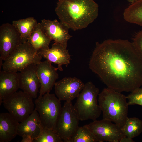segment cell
I'll use <instances>...</instances> for the list:
<instances>
[{
	"label": "cell",
	"instance_id": "obj_1",
	"mask_svg": "<svg viewBox=\"0 0 142 142\" xmlns=\"http://www.w3.org/2000/svg\"><path fill=\"white\" fill-rule=\"evenodd\" d=\"M89 67L107 87L118 92H131L142 86V58L127 40L96 42Z\"/></svg>",
	"mask_w": 142,
	"mask_h": 142
},
{
	"label": "cell",
	"instance_id": "obj_2",
	"mask_svg": "<svg viewBox=\"0 0 142 142\" xmlns=\"http://www.w3.org/2000/svg\"><path fill=\"white\" fill-rule=\"evenodd\" d=\"M55 11L60 22L75 31L86 28L97 18L99 6L94 0H58Z\"/></svg>",
	"mask_w": 142,
	"mask_h": 142
},
{
	"label": "cell",
	"instance_id": "obj_3",
	"mask_svg": "<svg viewBox=\"0 0 142 142\" xmlns=\"http://www.w3.org/2000/svg\"><path fill=\"white\" fill-rule=\"evenodd\" d=\"M98 101L103 119L114 123L122 128L128 118L129 105L126 96L107 87L99 93Z\"/></svg>",
	"mask_w": 142,
	"mask_h": 142
},
{
	"label": "cell",
	"instance_id": "obj_4",
	"mask_svg": "<svg viewBox=\"0 0 142 142\" xmlns=\"http://www.w3.org/2000/svg\"><path fill=\"white\" fill-rule=\"evenodd\" d=\"M99 94V89L91 82L84 84L73 105L79 120L91 119L94 121L99 117L102 111L98 103Z\"/></svg>",
	"mask_w": 142,
	"mask_h": 142
},
{
	"label": "cell",
	"instance_id": "obj_5",
	"mask_svg": "<svg viewBox=\"0 0 142 142\" xmlns=\"http://www.w3.org/2000/svg\"><path fill=\"white\" fill-rule=\"evenodd\" d=\"M42 57L27 42L19 46L3 63V70L17 72L30 65H37L41 61Z\"/></svg>",
	"mask_w": 142,
	"mask_h": 142
},
{
	"label": "cell",
	"instance_id": "obj_6",
	"mask_svg": "<svg viewBox=\"0 0 142 142\" xmlns=\"http://www.w3.org/2000/svg\"><path fill=\"white\" fill-rule=\"evenodd\" d=\"M60 102L54 94L50 93L35 100V109L38 113L43 128L50 129L55 131L56 123L62 109Z\"/></svg>",
	"mask_w": 142,
	"mask_h": 142
},
{
	"label": "cell",
	"instance_id": "obj_7",
	"mask_svg": "<svg viewBox=\"0 0 142 142\" xmlns=\"http://www.w3.org/2000/svg\"><path fill=\"white\" fill-rule=\"evenodd\" d=\"M33 98L23 91L16 92L2 101L4 108L19 122L27 119L34 110Z\"/></svg>",
	"mask_w": 142,
	"mask_h": 142
},
{
	"label": "cell",
	"instance_id": "obj_8",
	"mask_svg": "<svg viewBox=\"0 0 142 142\" xmlns=\"http://www.w3.org/2000/svg\"><path fill=\"white\" fill-rule=\"evenodd\" d=\"M79 120L72 101H65L56 123L55 131L64 142H71L79 127Z\"/></svg>",
	"mask_w": 142,
	"mask_h": 142
},
{
	"label": "cell",
	"instance_id": "obj_9",
	"mask_svg": "<svg viewBox=\"0 0 142 142\" xmlns=\"http://www.w3.org/2000/svg\"><path fill=\"white\" fill-rule=\"evenodd\" d=\"M85 125L93 132L98 142H119L125 135L120 127L105 119L96 120Z\"/></svg>",
	"mask_w": 142,
	"mask_h": 142
},
{
	"label": "cell",
	"instance_id": "obj_10",
	"mask_svg": "<svg viewBox=\"0 0 142 142\" xmlns=\"http://www.w3.org/2000/svg\"><path fill=\"white\" fill-rule=\"evenodd\" d=\"M22 43L19 33L12 24L5 23L0 26V59L5 60Z\"/></svg>",
	"mask_w": 142,
	"mask_h": 142
},
{
	"label": "cell",
	"instance_id": "obj_11",
	"mask_svg": "<svg viewBox=\"0 0 142 142\" xmlns=\"http://www.w3.org/2000/svg\"><path fill=\"white\" fill-rule=\"evenodd\" d=\"M84 84L76 77H65L54 84L56 95L60 101H72L78 96Z\"/></svg>",
	"mask_w": 142,
	"mask_h": 142
},
{
	"label": "cell",
	"instance_id": "obj_12",
	"mask_svg": "<svg viewBox=\"0 0 142 142\" xmlns=\"http://www.w3.org/2000/svg\"><path fill=\"white\" fill-rule=\"evenodd\" d=\"M58 70L57 68L52 65V63L47 60L41 61L37 65V73L40 83L38 97L49 93L52 89L59 78Z\"/></svg>",
	"mask_w": 142,
	"mask_h": 142
},
{
	"label": "cell",
	"instance_id": "obj_13",
	"mask_svg": "<svg viewBox=\"0 0 142 142\" xmlns=\"http://www.w3.org/2000/svg\"><path fill=\"white\" fill-rule=\"evenodd\" d=\"M19 88L33 98H36L40 87L37 65H30L18 73Z\"/></svg>",
	"mask_w": 142,
	"mask_h": 142
},
{
	"label": "cell",
	"instance_id": "obj_14",
	"mask_svg": "<svg viewBox=\"0 0 142 142\" xmlns=\"http://www.w3.org/2000/svg\"><path fill=\"white\" fill-rule=\"evenodd\" d=\"M40 23L47 34L52 40L67 48L68 41L72 37L69 33V28L67 26L57 19H43L41 20Z\"/></svg>",
	"mask_w": 142,
	"mask_h": 142
},
{
	"label": "cell",
	"instance_id": "obj_15",
	"mask_svg": "<svg viewBox=\"0 0 142 142\" xmlns=\"http://www.w3.org/2000/svg\"><path fill=\"white\" fill-rule=\"evenodd\" d=\"M38 53L46 60L57 64L58 70L63 71L62 66L70 63L71 55L68 50L61 45L54 43L50 48L41 49Z\"/></svg>",
	"mask_w": 142,
	"mask_h": 142
},
{
	"label": "cell",
	"instance_id": "obj_16",
	"mask_svg": "<svg viewBox=\"0 0 142 142\" xmlns=\"http://www.w3.org/2000/svg\"><path fill=\"white\" fill-rule=\"evenodd\" d=\"M19 88L18 73L3 70L0 72V104Z\"/></svg>",
	"mask_w": 142,
	"mask_h": 142
},
{
	"label": "cell",
	"instance_id": "obj_17",
	"mask_svg": "<svg viewBox=\"0 0 142 142\" xmlns=\"http://www.w3.org/2000/svg\"><path fill=\"white\" fill-rule=\"evenodd\" d=\"M42 129L38 113L35 109L27 119L19 123L17 134L22 138L25 136H30L34 140L39 135Z\"/></svg>",
	"mask_w": 142,
	"mask_h": 142
},
{
	"label": "cell",
	"instance_id": "obj_18",
	"mask_svg": "<svg viewBox=\"0 0 142 142\" xmlns=\"http://www.w3.org/2000/svg\"><path fill=\"white\" fill-rule=\"evenodd\" d=\"M19 122L9 113L0 114V142H9L17 134Z\"/></svg>",
	"mask_w": 142,
	"mask_h": 142
},
{
	"label": "cell",
	"instance_id": "obj_19",
	"mask_svg": "<svg viewBox=\"0 0 142 142\" xmlns=\"http://www.w3.org/2000/svg\"><path fill=\"white\" fill-rule=\"evenodd\" d=\"M52 40L47 34L40 23H38L27 41L38 51L49 48V45Z\"/></svg>",
	"mask_w": 142,
	"mask_h": 142
},
{
	"label": "cell",
	"instance_id": "obj_20",
	"mask_svg": "<svg viewBox=\"0 0 142 142\" xmlns=\"http://www.w3.org/2000/svg\"><path fill=\"white\" fill-rule=\"evenodd\" d=\"M37 23L34 17H30L13 21L12 24L19 33L22 42L23 43L27 41Z\"/></svg>",
	"mask_w": 142,
	"mask_h": 142
},
{
	"label": "cell",
	"instance_id": "obj_21",
	"mask_svg": "<svg viewBox=\"0 0 142 142\" xmlns=\"http://www.w3.org/2000/svg\"><path fill=\"white\" fill-rule=\"evenodd\" d=\"M123 15L128 22L142 26V0L131 4L125 10Z\"/></svg>",
	"mask_w": 142,
	"mask_h": 142
},
{
	"label": "cell",
	"instance_id": "obj_22",
	"mask_svg": "<svg viewBox=\"0 0 142 142\" xmlns=\"http://www.w3.org/2000/svg\"><path fill=\"white\" fill-rule=\"evenodd\" d=\"M121 129L125 136L133 139L142 133V121L135 117H128Z\"/></svg>",
	"mask_w": 142,
	"mask_h": 142
},
{
	"label": "cell",
	"instance_id": "obj_23",
	"mask_svg": "<svg viewBox=\"0 0 142 142\" xmlns=\"http://www.w3.org/2000/svg\"><path fill=\"white\" fill-rule=\"evenodd\" d=\"M97 142L98 141L94 135L85 125L78 127L71 141V142Z\"/></svg>",
	"mask_w": 142,
	"mask_h": 142
},
{
	"label": "cell",
	"instance_id": "obj_24",
	"mask_svg": "<svg viewBox=\"0 0 142 142\" xmlns=\"http://www.w3.org/2000/svg\"><path fill=\"white\" fill-rule=\"evenodd\" d=\"M59 136L54 130L43 128L39 135L34 142H62Z\"/></svg>",
	"mask_w": 142,
	"mask_h": 142
},
{
	"label": "cell",
	"instance_id": "obj_25",
	"mask_svg": "<svg viewBox=\"0 0 142 142\" xmlns=\"http://www.w3.org/2000/svg\"><path fill=\"white\" fill-rule=\"evenodd\" d=\"M129 105H138L142 106V87L126 96Z\"/></svg>",
	"mask_w": 142,
	"mask_h": 142
},
{
	"label": "cell",
	"instance_id": "obj_26",
	"mask_svg": "<svg viewBox=\"0 0 142 142\" xmlns=\"http://www.w3.org/2000/svg\"><path fill=\"white\" fill-rule=\"evenodd\" d=\"M132 42L135 49L142 58V30L137 33Z\"/></svg>",
	"mask_w": 142,
	"mask_h": 142
},
{
	"label": "cell",
	"instance_id": "obj_27",
	"mask_svg": "<svg viewBox=\"0 0 142 142\" xmlns=\"http://www.w3.org/2000/svg\"><path fill=\"white\" fill-rule=\"evenodd\" d=\"M21 142H34V139L32 137L29 136H25L22 137Z\"/></svg>",
	"mask_w": 142,
	"mask_h": 142
},
{
	"label": "cell",
	"instance_id": "obj_28",
	"mask_svg": "<svg viewBox=\"0 0 142 142\" xmlns=\"http://www.w3.org/2000/svg\"><path fill=\"white\" fill-rule=\"evenodd\" d=\"M133 139L129 138L125 135L120 140L119 142H134Z\"/></svg>",
	"mask_w": 142,
	"mask_h": 142
},
{
	"label": "cell",
	"instance_id": "obj_29",
	"mask_svg": "<svg viewBox=\"0 0 142 142\" xmlns=\"http://www.w3.org/2000/svg\"><path fill=\"white\" fill-rule=\"evenodd\" d=\"M128 2L130 3L131 4L139 0H126Z\"/></svg>",
	"mask_w": 142,
	"mask_h": 142
}]
</instances>
